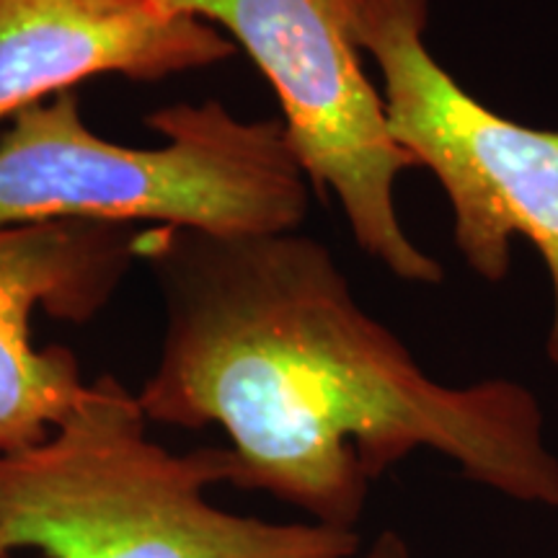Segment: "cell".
<instances>
[{"mask_svg": "<svg viewBox=\"0 0 558 558\" xmlns=\"http://www.w3.org/2000/svg\"><path fill=\"white\" fill-rule=\"evenodd\" d=\"M137 256L166 326L135 399L153 422L226 429L230 486L357 530L375 481L429 450L488 492L558 509L538 396L509 378H432L320 241L160 226Z\"/></svg>", "mask_w": 558, "mask_h": 558, "instance_id": "cell-1", "label": "cell"}, {"mask_svg": "<svg viewBox=\"0 0 558 558\" xmlns=\"http://www.w3.org/2000/svg\"><path fill=\"white\" fill-rule=\"evenodd\" d=\"M135 396L111 375L50 437L0 456V546L45 558H354L360 530L228 512V448L186 456L148 435Z\"/></svg>", "mask_w": 558, "mask_h": 558, "instance_id": "cell-2", "label": "cell"}, {"mask_svg": "<svg viewBox=\"0 0 558 558\" xmlns=\"http://www.w3.org/2000/svg\"><path fill=\"white\" fill-rule=\"evenodd\" d=\"M166 145L96 135L73 90L24 109L0 135V228L158 222L209 233H288L308 215V179L279 120L220 101L153 111Z\"/></svg>", "mask_w": 558, "mask_h": 558, "instance_id": "cell-3", "label": "cell"}, {"mask_svg": "<svg viewBox=\"0 0 558 558\" xmlns=\"http://www.w3.org/2000/svg\"><path fill=\"white\" fill-rule=\"evenodd\" d=\"M432 0H360L354 39L375 62L396 143L442 186L452 241L484 282L509 275L512 241L541 254L554 292L546 339L558 369V130L486 107L427 45Z\"/></svg>", "mask_w": 558, "mask_h": 558, "instance_id": "cell-4", "label": "cell"}, {"mask_svg": "<svg viewBox=\"0 0 558 558\" xmlns=\"http://www.w3.org/2000/svg\"><path fill=\"white\" fill-rule=\"evenodd\" d=\"M360 0H177L243 47L282 107L305 179L331 194L354 243L409 284H442L445 269L401 226L396 184L416 169L390 135L383 94L354 39Z\"/></svg>", "mask_w": 558, "mask_h": 558, "instance_id": "cell-5", "label": "cell"}, {"mask_svg": "<svg viewBox=\"0 0 558 558\" xmlns=\"http://www.w3.org/2000/svg\"><path fill=\"white\" fill-rule=\"evenodd\" d=\"M135 256L130 226L0 228V456L50 437L88 393L73 352L34 347L32 313L41 308L68 324H88Z\"/></svg>", "mask_w": 558, "mask_h": 558, "instance_id": "cell-6", "label": "cell"}, {"mask_svg": "<svg viewBox=\"0 0 558 558\" xmlns=\"http://www.w3.org/2000/svg\"><path fill=\"white\" fill-rule=\"evenodd\" d=\"M235 50L207 21L140 0H0V122L96 75L163 81Z\"/></svg>", "mask_w": 558, "mask_h": 558, "instance_id": "cell-7", "label": "cell"}, {"mask_svg": "<svg viewBox=\"0 0 558 558\" xmlns=\"http://www.w3.org/2000/svg\"><path fill=\"white\" fill-rule=\"evenodd\" d=\"M362 558H414L411 556L409 543L401 538L396 530H383V533L369 543V548L362 554Z\"/></svg>", "mask_w": 558, "mask_h": 558, "instance_id": "cell-8", "label": "cell"}, {"mask_svg": "<svg viewBox=\"0 0 558 558\" xmlns=\"http://www.w3.org/2000/svg\"><path fill=\"white\" fill-rule=\"evenodd\" d=\"M140 3H148V5H156V9L173 11V3H177V0H140ZM173 13H177V11H173Z\"/></svg>", "mask_w": 558, "mask_h": 558, "instance_id": "cell-9", "label": "cell"}, {"mask_svg": "<svg viewBox=\"0 0 558 558\" xmlns=\"http://www.w3.org/2000/svg\"><path fill=\"white\" fill-rule=\"evenodd\" d=\"M0 558H11V554L3 546H0Z\"/></svg>", "mask_w": 558, "mask_h": 558, "instance_id": "cell-10", "label": "cell"}]
</instances>
